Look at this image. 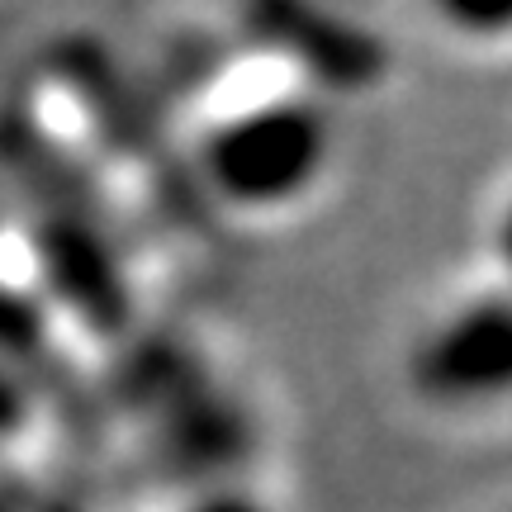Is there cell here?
Masks as SVG:
<instances>
[{"label":"cell","instance_id":"5","mask_svg":"<svg viewBox=\"0 0 512 512\" xmlns=\"http://www.w3.org/2000/svg\"><path fill=\"white\" fill-rule=\"evenodd\" d=\"M498 252H503V266H508V285H512V204L503 214V228H498Z\"/></svg>","mask_w":512,"mask_h":512},{"label":"cell","instance_id":"1","mask_svg":"<svg viewBox=\"0 0 512 512\" xmlns=\"http://www.w3.org/2000/svg\"><path fill=\"white\" fill-rule=\"evenodd\" d=\"M332 162L328 114L304 95H271L223 114L204 133L200 171L242 214H275L318 190Z\"/></svg>","mask_w":512,"mask_h":512},{"label":"cell","instance_id":"4","mask_svg":"<svg viewBox=\"0 0 512 512\" xmlns=\"http://www.w3.org/2000/svg\"><path fill=\"white\" fill-rule=\"evenodd\" d=\"M181 512H275L266 498H256L252 489H233V484H209L190 498Z\"/></svg>","mask_w":512,"mask_h":512},{"label":"cell","instance_id":"3","mask_svg":"<svg viewBox=\"0 0 512 512\" xmlns=\"http://www.w3.org/2000/svg\"><path fill=\"white\" fill-rule=\"evenodd\" d=\"M427 10L460 43L479 48L512 43V0H427Z\"/></svg>","mask_w":512,"mask_h":512},{"label":"cell","instance_id":"2","mask_svg":"<svg viewBox=\"0 0 512 512\" xmlns=\"http://www.w3.org/2000/svg\"><path fill=\"white\" fill-rule=\"evenodd\" d=\"M413 375L441 403H494L512 394V285L470 294L422 332Z\"/></svg>","mask_w":512,"mask_h":512}]
</instances>
